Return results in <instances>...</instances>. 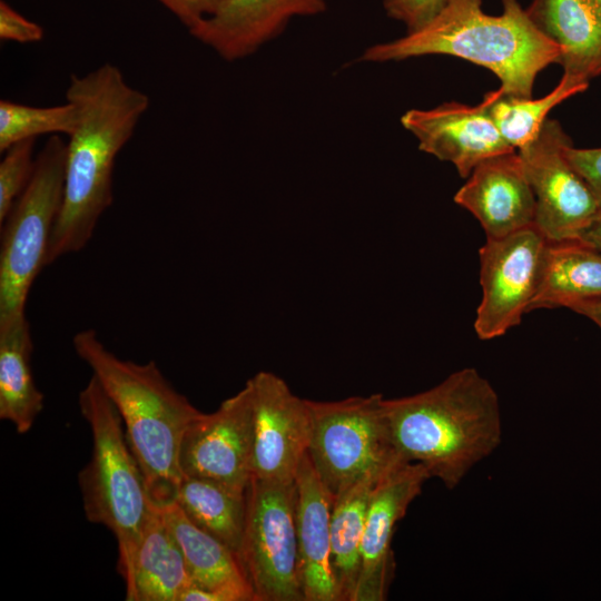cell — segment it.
Instances as JSON below:
<instances>
[{
	"mask_svg": "<svg viewBox=\"0 0 601 601\" xmlns=\"http://www.w3.org/2000/svg\"><path fill=\"white\" fill-rule=\"evenodd\" d=\"M66 100L77 107L78 124L67 141L63 198L46 266L79 252L91 239L114 201L116 157L150 105L149 97L109 62L86 75H72Z\"/></svg>",
	"mask_w": 601,
	"mask_h": 601,
	"instance_id": "cell-1",
	"label": "cell"
},
{
	"mask_svg": "<svg viewBox=\"0 0 601 601\" xmlns=\"http://www.w3.org/2000/svg\"><path fill=\"white\" fill-rule=\"evenodd\" d=\"M384 410L400 460L423 464L447 490L502 441L497 393L473 367L459 370L426 391L384 398Z\"/></svg>",
	"mask_w": 601,
	"mask_h": 601,
	"instance_id": "cell-2",
	"label": "cell"
},
{
	"mask_svg": "<svg viewBox=\"0 0 601 601\" xmlns=\"http://www.w3.org/2000/svg\"><path fill=\"white\" fill-rule=\"evenodd\" d=\"M502 2V13L491 16L482 10V0H447L426 26L366 48L358 60L453 56L491 70L500 79L503 93L530 98L536 76L558 62L559 48L536 28L518 0Z\"/></svg>",
	"mask_w": 601,
	"mask_h": 601,
	"instance_id": "cell-3",
	"label": "cell"
},
{
	"mask_svg": "<svg viewBox=\"0 0 601 601\" xmlns=\"http://www.w3.org/2000/svg\"><path fill=\"white\" fill-rule=\"evenodd\" d=\"M72 345L118 410L154 504L175 502L181 480L180 443L201 412L167 381L155 362L119 358L96 331L78 332Z\"/></svg>",
	"mask_w": 601,
	"mask_h": 601,
	"instance_id": "cell-4",
	"label": "cell"
},
{
	"mask_svg": "<svg viewBox=\"0 0 601 601\" xmlns=\"http://www.w3.org/2000/svg\"><path fill=\"white\" fill-rule=\"evenodd\" d=\"M92 436L91 457L79 472L87 520L106 526L118 544V570L127 584L134 556L155 504L126 436L122 418L92 375L78 397Z\"/></svg>",
	"mask_w": 601,
	"mask_h": 601,
	"instance_id": "cell-5",
	"label": "cell"
},
{
	"mask_svg": "<svg viewBox=\"0 0 601 601\" xmlns=\"http://www.w3.org/2000/svg\"><path fill=\"white\" fill-rule=\"evenodd\" d=\"M66 150L56 135L45 142L28 186L1 223L0 327L26 315L30 288L46 266L63 198Z\"/></svg>",
	"mask_w": 601,
	"mask_h": 601,
	"instance_id": "cell-6",
	"label": "cell"
},
{
	"mask_svg": "<svg viewBox=\"0 0 601 601\" xmlns=\"http://www.w3.org/2000/svg\"><path fill=\"white\" fill-rule=\"evenodd\" d=\"M307 403V454L332 502L363 477L382 476L404 463L391 439L382 394Z\"/></svg>",
	"mask_w": 601,
	"mask_h": 601,
	"instance_id": "cell-7",
	"label": "cell"
},
{
	"mask_svg": "<svg viewBox=\"0 0 601 601\" xmlns=\"http://www.w3.org/2000/svg\"><path fill=\"white\" fill-rule=\"evenodd\" d=\"M295 511V481L250 479L239 559L256 601H304Z\"/></svg>",
	"mask_w": 601,
	"mask_h": 601,
	"instance_id": "cell-8",
	"label": "cell"
},
{
	"mask_svg": "<svg viewBox=\"0 0 601 601\" xmlns=\"http://www.w3.org/2000/svg\"><path fill=\"white\" fill-rule=\"evenodd\" d=\"M549 239L535 226L500 238H486L480 248L482 300L474 329L489 341L518 326L539 288Z\"/></svg>",
	"mask_w": 601,
	"mask_h": 601,
	"instance_id": "cell-9",
	"label": "cell"
},
{
	"mask_svg": "<svg viewBox=\"0 0 601 601\" xmlns=\"http://www.w3.org/2000/svg\"><path fill=\"white\" fill-rule=\"evenodd\" d=\"M571 144L559 121L546 119L539 134L518 149L535 197V226L551 242L577 239L601 207L565 157Z\"/></svg>",
	"mask_w": 601,
	"mask_h": 601,
	"instance_id": "cell-10",
	"label": "cell"
},
{
	"mask_svg": "<svg viewBox=\"0 0 601 601\" xmlns=\"http://www.w3.org/2000/svg\"><path fill=\"white\" fill-rule=\"evenodd\" d=\"M253 392L249 382L187 427L179 449L181 476L220 483L245 493L252 479Z\"/></svg>",
	"mask_w": 601,
	"mask_h": 601,
	"instance_id": "cell-11",
	"label": "cell"
},
{
	"mask_svg": "<svg viewBox=\"0 0 601 601\" xmlns=\"http://www.w3.org/2000/svg\"><path fill=\"white\" fill-rule=\"evenodd\" d=\"M248 382L253 392L252 477L292 483L309 444L307 400L295 395L272 372H258Z\"/></svg>",
	"mask_w": 601,
	"mask_h": 601,
	"instance_id": "cell-12",
	"label": "cell"
},
{
	"mask_svg": "<svg viewBox=\"0 0 601 601\" xmlns=\"http://www.w3.org/2000/svg\"><path fill=\"white\" fill-rule=\"evenodd\" d=\"M431 479L421 463H401L375 484L362 541L361 570L353 601H383L388 594L395 562L392 539L397 522Z\"/></svg>",
	"mask_w": 601,
	"mask_h": 601,
	"instance_id": "cell-13",
	"label": "cell"
},
{
	"mask_svg": "<svg viewBox=\"0 0 601 601\" xmlns=\"http://www.w3.org/2000/svg\"><path fill=\"white\" fill-rule=\"evenodd\" d=\"M401 124L417 139L420 150L452 162L463 178L481 161L515 150L501 136L483 100L475 106L451 101L410 109Z\"/></svg>",
	"mask_w": 601,
	"mask_h": 601,
	"instance_id": "cell-14",
	"label": "cell"
},
{
	"mask_svg": "<svg viewBox=\"0 0 601 601\" xmlns=\"http://www.w3.org/2000/svg\"><path fill=\"white\" fill-rule=\"evenodd\" d=\"M327 0H224L189 33L226 61H237L257 52L278 37L298 17L326 10Z\"/></svg>",
	"mask_w": 601,
	"mask_h": 601,
	"instance_id": "cell-15",
	"label": "cell"
},
{
	"mask_svg": "<svg viewBox=\"0 0 601 601\" xmlns=\"http://www.w3.org/2000/svg\"><path fill=\"white\" fill-rule=\"evenodd\" d=\"M454 201L479 220L486 238L535 225V197L516 150L476 165Z\"/></svg>",
	"mask_w": 601,
	"mask_h": 601,
	"instance_id": "cell-16",
	"label": "cell"
},
{
	"mask_svg": "<svg viewBox=\"0 0 601 601\" xmlns=\"http://www.w3.org/2000/svg\"><path fill=\"white\" fill-rule=\"evenodd\" d=\"M158 509L184 554L191 579L179 601H256L235 551L190 521L176 501Z\"/></svg>",
	"mask_w": 601,
	"mask_h": 601,
	"instance_id": "cell-17",
	"label": "cell"
},
{
	"mask_svg": "<svg viewBox=\"0 0 601 601\" xmlns=\"http://www.w3.org/2000/svg\"><path fill=\"white\" fill-rule=\"evenodd\" d=\"M296 538L298 577L304 601H341L332 566V497L308 454L296 477Z\"/></svg>",
	"mask_w": 601,
	"mask_h": 601,
	"instance_id": "cell-18",
	"label": "cell"
},
{
	"mask_svg": "<svg viewBox=\"0 0 601 601\" xmlns=\"http://www.w3.org/2000/svg\"><path fill=\"white\" fill-rule=\"evenodd\" d=\"M526 12L558 46L564 77L589 85L601 75V0H533Z\"/></svg>",
	"mask_w": 601,
	"mask_h": 601,
	"instance_id": "cell-19",
	"label": "cell"
},
{
	"mask_svg": "<svg viewBox=\"0 0 601 601\" xmlns=\"http://www.w3.org/2000/svg\"><path fill=\"white\" fill-rule=\"evenodd\" d=\"M190 583L184 554L155 505L134 556L126 600L179 601Z\"/></svg>",
	"mask_w": 601,
	"mask_h": 601,
	"instance_id": "cell-20",
	"label": "cell"
},
{
	"mask_svg": "<svg viewBox=\"0 0 601 601\" xmlns=\"http://www.w3.org/2000/svg\"><path fill=\"white\" fill-rule=\"evenodd\" d=\"M601 297V253L578 239L549 240L542 275L529 312L569 308Z\"/></svg>",
	"mask_w": 601,
	"mask_h": 601,
	"instance_id": "cell-21",
	"label": "cell"
},
{
	"mask_svg": "<svg viewBox=\"0 0 601 601\" xmlns=\"http://www.w3.org/2000/svg\"><path fill=\"white\" fill-rule=\"evenodd\" d=\"M32 336L24 316L0 327V418L19 434L29 432L43 408L32 370Z\"/></svg>",
	"mask_w": 601,
	"mask_h": 601,
	"instance_id": "cell-22",
	"label": "cell"
},
{
	"mask_svg": "<svg viewBox=\"0 0 601 601\" xmlns=\"http://www.w3.org/2000/svg\"><path fill=\"white\" fill-rule=\"evenodd\" d=\"M382 476L363 477L336 496L332 504V566L341 601L354 599L368 503Z\"/></svg>",
	"mask_w": 601,
	"mask_h": 601,
	"instance_id": "cell-23",
	"label": "cell"
},
{
	"mask_svg": "<svg viewBox=\"0 0 601 601\" xmlns=\"http://www.w3.org/2000/svg\"><path fill=\"white\" fill-rule=\"evenodd\" d=\"M176 502L190 521L239 556L246 519V492L195 476H181Z\"/></svg>",
	"mask_w": 601,
	"mask_h": 601,
	"instance_id": "cell-24",
	"label": "cell"
},
{
	"mask_svg": "<svg viewBox=\"0 0 601 601\" xmlns=\"http://www.w3.org/2000/svg\"><path fill=\"white\" fill-rule=\"evenodd\" d=\"M588 86L562 76L556 87L542 98L506 95L499 88L486 92L483 102L503 139L518 150L539 134L551 109L583 92Z\"/></svg>",
	"mask_w": 601,
	"mask_h": 601,
	"instance_id": "cell-25",
	"label": "cell"
},
{
	"mask_svg": "<svg viewBox=\"0 0 601 601\" xmlns=\"http://www.w3.org/2000/svg\"><path fill=\"white\" fill-rule=\"evenodd\" d=\"M78 124L77 107L66 100L62 105L35 107L10 100L0 101V151L12 145L36 139L41 135L70 136Z\"/></svg>",
	"mask_w": 601,
	"mask_h": 601,
	"instance_id": "cell-26",
	"label": "cell"
},
{
	"mask_svg": "<svg viewBox=\"0 0 601 601\" xmlns=\"http://www.w3.org/2000/svg\"><path fill=\"white\" fill-rule=\"evenodd\" d=\"M36 139L19 141L4 151L0 162V223L28 186L36 167Z\"/></svg>",
	"mask_w": 601,
	"mask_h": 601,
	"instance_id": "cell-27",
	"label": "cell"
},
{
	"mask_svg": "<svg viewBox=\"0 0 601 601\" xmlns=\"http://www.w3.org/2000/svg\"><path fill=\"white\" fill-rule=\"evenodd\" d=\"M447 0H383L388 17L402 22L406 33L431 22L445 7Z\"/></svg>",
	"mask_w": 601,
	"mask_h": 601,
	"instance_id": "cell-28",
	"label": "cell"
},
{
	"mask_svg": "<svg viewBox=\"0 0 601 601\" xmlns=\"http://www.w3.org/2000/svg\"><path fill=\"white\" fill-rule=\"evenodd\" d=\"M45 30L27 19L7 1H0V39L18 43H33L43 39Z\"/></svg>",
	"mask_w": 601,
	"mask_h": 601,
	"instance_id": "cell-29",
	"label": "cell"
},
{
	"mask_svg": "<svg viewBox=\"0 0 601 601\" xmlns=\"http://www.w3.org/2000/svg\"><path fill=\"white\" fill-rule=\"evenodd\" d=\"M564 154L572 167L584 179L601 207V147L575 148L566 145Z\"/></svg>",
	"mask_w": 601,
	"mask_h": 601,
	"instance_id": "cell-30",
	"label": "cell"
},
{
	"mask_svg": "<svg viewBox=\"0 0 601 601\" xmlns=\"http://www.w3.org/2000/svg\"><path fill=\"white\" fill-rule=\"evenodd\" d=\"M186 28L191 29L203 19L211 16L224 0H158Z\"/></svg>",
	"mask_w": 601,
	"mask_h": 601,
	"instance_id": "cell-31",
	"label": "cell"
},
{
	"mask_svg": "<svg viewBox=\"0 0 601 601\" xmlns=\"http://www.w3.org/2000/svg\"><path fill=\"white\" fill-rule=\"evenodd\" d=\"M577 239L601 253V210L579 234Z\"/></svg>",
	"mask_w": 601,
	"mask_h": 601,
	"instance_id": "cell-32",
	"label": "cell"
},
{
	"mask_svg": "<svg viewBox=\"0 0 601 601\" xmlns=\"http://www.w3.org/2000/svg\"><path fill=\"white\" fill-rule=\"evenodd\" d=\"M569 309L589 318L601 329V297L575 303Z\"/></svg>",
	"mask_w": 601,
	"mask_h": 601,
	"instance_id": "cell-33",
	"label": "cell"
}]
</instances>
